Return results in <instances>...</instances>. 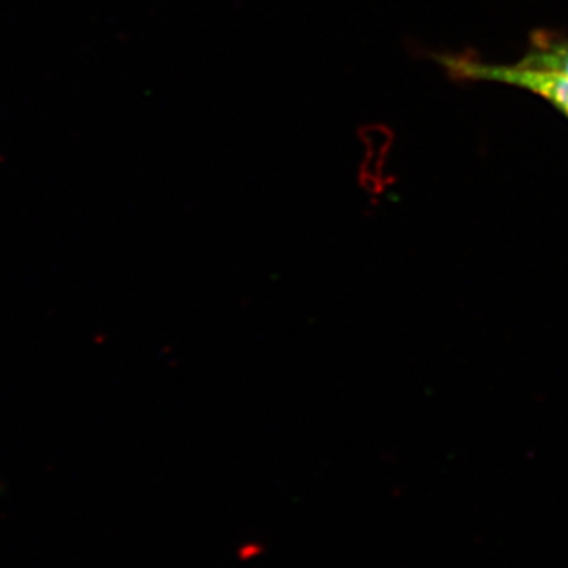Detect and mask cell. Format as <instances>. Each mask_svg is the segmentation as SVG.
Wrapping results in <instances>:
<instances>
[{"label": "cell", "instance_id": "obj_2", "mask_svg": "<svg viewBox=\"0 0 568 568\" xmlns=\"http://www.w3.org/2000/svg\"><path fill=\"white\" fill-rule=\"evenodd\" d=\"M518 65L551 71L568 78V39L544 31L534 33L529 50Z\"/></svg>", "mask_w": 568, "mask_h": 568}, {"label": "cell", "instance_id": "obj_1", "mask_svg": "<svg viewBox=\"0 0 568 568\" xmlns=\"http://www.w3.org/2000/svg\"><path fill=\"white\" fill-rule=\"evenodd\" d=\"M437 62L459 80L503 82L518 85L544 97L568 118V78L551 71L529 69L523 65H491L473 61L467 55H439Z\"/></svg>", "mask_w": 568, "mask_h": 568}]
</instances>
